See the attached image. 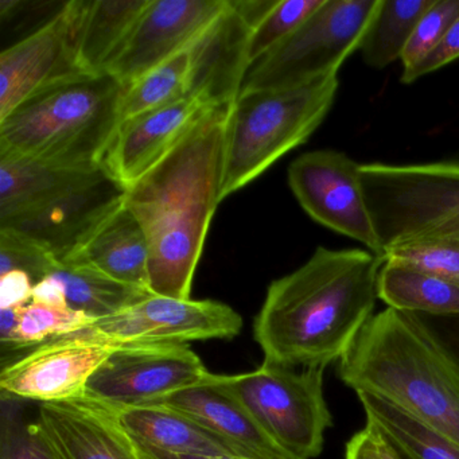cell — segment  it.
I'll list each match as a JSON object with an SVG mask.
<instances>
[{
  "label": "cell",
  "instance_id": "obj_10",
  "mask_svg": "<svg viewBox=\"0 0 459 459\" xmlns=\"http://www.w3.org/2000/svg\"><path fill=\"white\" fill-rule=\"evenodd\" d=\"M211 373L189 345H117L91 378L87 394L115 408L152 404Z\"/></svg>",
  "mask_w": 459,
  "mask_h": 459
},
{
  "label": "cell",
  "instance_id": "obj_27",
  "mask_svg": "<svg viewBox=\"0 0 459 459\" xmlns=\"http://www.w3.org/2000/svg\"><path fill=\"white\" fill-rule=\"evenodd\" d=\"M49 276L63 284L69 307L95 321L115 316L152 294L150 290L114 281L82 265L58 262Z\"/></svg>",
  "mask_w": 459,
  "mask_h": 459
},
{
  "label": "cell",
  "instance_id": "obj_19",
  "mask_svg": "<svg viewBox=\"0 0 459 459\" xmlns=\"http://www.w3.org/2000/svg\"><path fill=\"white\" fill-rule=\"evenodd\" d=\"M251 33L228 0L222 14L190 45L192 74L187 96L200 99L211 108L230 106L240 95L251 69Z\"/></svg>",
  "mask_w": 459,
  "mask_h": 459
},
{
  "label": "cell",
  "instance_id": "obj_42",
  "mask_svg": "<svg viewBox=\"0 0 459 459\" xmlns=\"http://www.w3.org/2000/svg\"><path fill=\"white\" fill-rule=\"evenodd\" d=\"M21 0H0V17L2 20L17 12L18 7L22 6Z\"/></svg>",
  "mask_w": 459,
  "mask_h": 459
},
{
  "label": "cell",
  "instance_id": "obj_14",
  "mask_svg": "<svg viewBox=\"0 0 459 459\" xmlns=\"http://www.w3.org/2000/svg\"><path fill=\"white\" fill-rule=\"evenodd\" d=\"M30 424L50 459H143L117 408L87 394L41 403Z\"/></svg>",
  "mask_w": 459,
  "mask_h": 459
},
{
  "label": "cell",
  "instance_id": "obj_6",
  "mask_svg": "<svg viewBox=\"0 0 459 459\" xmlns=\"http://www.w3.org/2000/svg\"><path fill=\"white\" fill-rule=\"evenodd\" d=\"M359 176L384 254L421 241H459V162L362 163Z\"/></svg>",
  "mask_w": 459,
  "mask_h": 459
},
{
  "label": "cell",
  "instance_id": "obj_24",
  "mask_svg": "<svg viewBox=\"0 0 459 459\" xmlns=\"http://www.w3.org/2000/svg\"><path fill=\"white\" fill-rule=\"evenodd\" d=\"M378 299L405 313L459 316V283L396 263L384 262L378 273Z\"/></svg>",
  "mask_w": 459,
  "mask_h": 459
},
{
  "label": "cell",
  "instance_id": "obj_36",
  "mask_svg": "<svg viewBox=\"0 0 459 459\" xmlns=\"http://www.w3.org/2000/svg\"><path fill=\"white\" fill-rule=\"evenodd\" d=\"M33 279L23 271L0 275V310L25 307L33 299Z\"/></svg>",
  "mask_w": 459,
  "mask_h": 459
},
{
  "label": "cell",
  "instance_id": "obj_40",
  "mask_svg": "<svg viewBox=\"0 0 459 459\" xmlns=\"http://www.w3.org/2000/svg\"><path fill=\"white\" fill-rule=\"evenodd\" d=\"M139 447V451H141L142 458L143 459H243V458H198V456H186V455H174V454L163 453V451L155 450V448L147 447V446L139 445L136 443ZM279 459H302L298 458V456L289 455L283 456V458Z\"/></svg>",
  "mask_w": 459,
  "mask_h": 459
},
{
  "label": "cell",
  "instance_id": "obj_18",
  "mask_svg": "<svg viewBox=\"0 0 459 459\" xmlns=\"http://www.w3.org/2000/svg\"><path fill=\"white\" fill-rule=\"evenodd\" d=\"M189 416L216 435L244 459H279L291 455L275 442L241 404L225 381V375L211 373L197 385L160 400ZM155 404V403H152Z\"/></svg>",
  "mask_w": 459,
  "mask_h": 459
},
{
  "label": "cell",
  "instance_id": "obj_30",
  "mask_svg": "<svg viewBox=\"0 0 459 459\" xmlns=\"http://www.w3.org/2000/svg\"><path fill=\"white\" fill-rule=\"evenodd\" d=\"M322 2L324 0H279L249 37L248 61L251 68L289 39L321 6Z\"/></svg>",
  "mask_w": 459,
  "mask_h": 459
},
{
  "label": "cell",
  "instance_id": "obj_11",
  "mask_svg": "<svg viewBox=\"0 0 459 459\" xmlns=\"http://www.w3.org/2000/svg\"><path fill=\"white\" fill-rule=\"evenodd\" d=\"M90 2H68L49 22L0 53V120L36 93L85 76L79 39Z\"/></svg>",
  "mask_w": 459,
  "mask_h": 459
},
{
  "label": "cell",
  "instance_id": "obj_17",
  "mask_svg": "<svg viewBox=\"0 0 459 459\" xmlns=\"http://www.w3.org/2000/svg\"><path fill=\"white\" fill-rule=\"evenodd\" d=\"M211 107L186 96L120 123L104 155L106 173L126 190L160 163Z\"/></svg>",
  "mask_w": 459,
  "mask_h": 459
},
{
  "label": "cell",
  "instance_id": "obj_5",
  "mask_svg": "<svg viewBox=\"0 0 459 459\" xmlns=\"http://www.w3.org/2000/svg\"><path fill=\"white\" fill-rule=\"evenodd\" d=\"M338 90V74L294 87L241 90L228 119L222 200L306 143L329 114Z\"/></svg>",
  "mask_w": 459,
  "mask_h": 459
},
{
  "label": "cell",
  "instance_id": "obj_35",
  "mask_svg": "<svg viewBox=\"0 0 459 459\" xmlns=\"http://www.w3.org/2000/svg\"><path fill=\"white\" fill-rule=\"evenodd\" d=\"M459 58V17L450 26L445 36L440 39L439 44L415 65L408 69H403V84L408 85L415 82L420 77L432 74L443 66L448 65Z\"/></svg>",
  "mask_w": 459,
  "mask_h": 459
},
{
  "label": "cell",
  "instance_id": "obj_23",
  "mask_svg": "<svg viewBox=\"0 0 459 459\" xmlns=\"http://www.w3.org/2000/svg\"><path fill=\"white\" fill-rule=\"evenodd\" d=\"M149 4L150 0L90 2L79 39V65L85 74H106Z\"/></svg>",
  "mask_w": 459,
  "mask_h": 459
},
{
  "label": "cell",
  "instance_id": "obj_7",
  "mask_svg": "<svg viewBox=\"0 0 459 459\" xmlns=\"http://www.w3.org/2000/svg\"><path fill=\"white\" fill-rule=\"evenodd\" d=\"M325 369L263 361L251 372L225 375V381L278 445L291 455L311 459L324 450L325 432L333 424L324 394Z\"/></svg>",
  "mask_w": 459,
  "mask_h": 459
},
{
  "label": "cell",
  "instance_id": "obj_26",
  "mask_svg": "<svg viewBox=\"0 0 459 459\" xmlns=\"http://www.w3.org/2000/svg\"><path fill=\"white\" fill-rule=\"evenodd\" d=\"M435 0H378L359 42L362 60L373 69L402 61L421 15Z\"/></svg>",
  "mask_w": 459,
  "mask_h": 459
},
{
  "label": "cell",
  "instance_id": "obj_20",
  "mask_svg": "<svg viewBox=\"0 0 459 459\" xmlns=\"http://www.w3.org/2000/svg\"><path fill=\"white\" fill-rule=\"evenodd\" d=\"M60 263L82 265L114 281L150 290L149 241L125 201Z\"/></svg>",
  "mask_w": 459,
  "mask_h": 459
},
{
  "label": "cell",
  "instance_id": "obj_22",
  "mask_svg": "<svg viewBox=\"0 0 459 459\" xmlns=\"http://www.w3.org/2000/svg\"><path fill=\"white\" fill-rule=\"evenodd\" d=\"M117 410L123 426L139 445L174 455L241 458L224 440L168 405L155 403Z\"/></svg>",
  "mask_w": 459,
  "mask_h": 459
},
{
  "label": "cell",
  "instance_id": "obj_29",
  "mask_svg": "<svg viewBox=\"0 0 459 459\" xmlns=\"http://www.w3.org/2000/svg\"><path fill=\"white\" fill-rule=\"evenodd\" d=\"M95 322L92 316L82 311L31 300L25 307L21 308L14 340L7 348L2 349V357L7 353H10V357L12 353L21 356L29 349L36 348L48 341L82 332Z\"/></svg>",
  "mask_w": 459,
  "mask_h": 459
},
{
  "label": "cell",
  "instance_id": "obj_39",
  "mask_svg": "<svg viewBox=\"0 0 459 459\" xmlns=\"http://www.w3.org/2000/svg\"><path fill=\"white\" fill-rule=\"evenodd\" d=\"M31 300L45 303V305L69 307L65 290L55 276H48L34 286L33 299Z\"/></svg>",
  "mask_w": 459,
  "mask_h": 459
},
{
  "label": "cell",
  "instance_id": "obj_34",
  "mask_svg": "<svg viewBox=\"0 0 459 459\" xmlns=\"http://www.w3.org/2000/svg\"><path fill=\"white\" fill-rule=\"evenodd\" d=\"M15 413L4 411L0 434V459H50L30 423H23Z\"/></svg>",
  "mask_w": 459,
  "mask_h": 459
},
{
  "label": "cell",
  "instance_id": "obj_1",
  "mask_svg": "<svg viewBox=\"0 0 459 459\" xmlns=\"http://www.w3.org/2000/svg\"><path fill=\"white\" fill-rule=\"evenodd\" d=\"M230 106L203 115L160 163L126 190V206L149 241V289L154 295L192 299L209 225L222 201Z\"/></svg>",
  "mask_w": 459,
  "mask_h": 459
},
{
  "label": "cell",
  "instance_id": "obj_32",
  "mask_svg": "<svg viewBox=\"0 0 459 459\" xmlns=\"http://www.w3.org/2000/svg\"><path fill=\"white\" fill-rule=\"evenodd\" d=\"M57 265L58 260L36 241L13 230H0V275L23 271L37 284Z\"/></svg>",
  "mask_w": 459,
  "mask_h": 459
},
{
  "label": "cell",
  "instance_id": "obj_8",
  "mask_svg": "<svg viewBox=\"0 0 459 459\" xmlns=\"http://www.w3.org/2000/svg\"><path fill=\"white\" fill-rule=\"evenodd\" d=\"M378 0H324L321 6L273 52L257 61L241 90L306 84L338 74L359 50Z\"/></svg>",
  "mask_w": 459,
  "mask_h": 459
},
{
  "label": "cell",
  "instance_id": "obj_9",
  "mask_svg": "<svg viewBox=\"0 0 459 459\" xmlns=\"http://www.w3.org/2000/svg\"><path fill=\"white\" fill-rule=\"evenodd\" d=\"M359 169L361 163L345 152H306L290 165L289 185L314 221L359 241L384 259L385 254L365 200Z\"/></svg>",
  "mask_w": 459,
  "mask_h": 459
},
{
  "label": "cell",
  "instance_id": "obj_25",
  "mask_svg": "<svg viewBox=\"0 0 459 459\" xmlns=\"http://www.w3.org/2000/svg\"><path fill=\"white\" fill-rule=\"evenodd\" d=\"M367 416V426L375 429L407 459H459V446L429 429L394 403L357 392Z\"/></svg>",
  "mask_w": 459,
  "mask_h": 459
},
{
  "label": "cell",
  "instance_id": "obj_33",
  "mask_svg": "<svg viewBox=\"0 0 459 459\" xmlns=\"http://www.w3.org/2000/svg\"><path fill=\"white\" fill-rule=\"evenodd\" d=\"M459 17V0H435L421 15L402 57L403 69L426 57Z\"/></svg>",
  "mask_w": 459,
  "mask_h": 459
},
{
  "label": "cell",
  "instance_id": "obj_16",
  "mask_svg": "<svg viewBox=\"0 0 459 459\" xmlns=\"http://www.w3.org/2000/svg\"><path fill=\"white\" fill-rule=\"evenodd\" d=\"M126 189L106 170L0 230L20 233L50 252L58 262L71 255L79 244L125 201Z\"/></svg>",
  "mask_w": 459,
  "mask_h": 459
},
{
  "label": "cell",
  "instance_id": "obj_41",
  "mask_svg": "<svg viewBox=\"0 0 459 459\" xmlns=\"http://www.w3.org/2000/svg\"><path fill=\"white\" fill-rule=\"evenodd\" d=\"M372 431L375 432L376 439H377L378 453H380L381 459H407L404 458L391 443L386 442L383 437H380L375 429H372Z\"/></svg>",
  "mask_w": 459,
  "mask_h": 459
},
{
  "label": "cell",
  "instance_id": "obj_37",
  "mask_svg": "<svg viewBox=\"0 0 459 459\" xmlns=\"http://www.w3.org/2000/svg\"><path fill=\"white\" fill-rule=\"evenodd\" d=\"M230 6L243 18L252 31L270 14L279 0H230Z\"/></svg>",
  "mask_w": 459,
  "mask_h": 459
},
{
  "label": "cell",
  "instance_id": "obj_15",
  "mask_svg": "<svg viewBox=\"0 0 459 459\" xmlns=\"http://www.w3.org/2000/svg\"><path fill=\"white\" fill-rule=\"evenodd\" d=\"M227 4L228 0H150L106 74L127 87L189 48Z\"/></svg>",
  "mask_w": 459,
  "mask_h": 459
},
{
  "label": "cell",
  "instance_id": "obj_3",
  "mask_svg": "<svg viewBox=\"0 0 459 459\" xmlns=\"http://www.w3.org/2000/svg\"><path fill=\"white\" fill-rule=\"evenodd\" d=\"M354 392L394 403L459 446V362L420 314L386 307L338 365Z\"/></svg>",
  "mask_w": 459,
  "mask_h": 459
},
{
  "label": "cell",
  "instance_id": "obj_21",
  "mask_svg": "<svg viewBox=\"0 0 459 459\" xmlns=\"http://www.w3.org/2000/svg\"><path fill=\"white\" fill-rule=\"evenodd\" d=\"M103 171V166L87 168L0 155V224L87 184Z\"/></svg>",
  "mask_w": 459,
  "mask_h": 459
},
{
  "label": "cell",
  "instance_id": "obj_12",
  "mask_svg": "<svg viewBox=\"0 0 459 459\" xmlns=\"http://www.w3.org/2000/svg\"><path fill=\"white\" fill-rule=\"evenodd\" d=\"M241 329L240 314L219 300L174 299L152 294L85 330L114 345H187L195 341L232 340Z\"/></svg>",
  "mask_w": 459,
  "mask_h": 459
},
{
  "label": "cell",
  "instance_id": "obj_31",
  "mask_svg": "<svg viewBox=\"0 0 459 459\" xmlns=\"http://www.w3.org/2000/svg\"><path fill=\"white\" fill-rule=\"evenodd\" d=\"M384 262L396 263L459 283V241H421L386 252Z\"/></svg>",
  "mask_w": 459,
  "mask_h": 459
},
{
  "label": "cell",
  "instance_id": "obj_4",
  "mask_svg": "<svg viewBox=\"0 0 459 459\" xmlns=\"http://www.w3.org/2000/svg\"><path fill=\"white\" fill-rule=\"evenodd\" d=\"M125 90L104 74H85L36 93L0 120V155L103 166L120 126Z\"/></svg>",
  "mask_w": 459,
  "mask_h": 459
},
{
  "label": "cell",
  "instance_id": "obj_2",
  "mask_svg": "<svg viewBox=\"0 0 459 459\" xmlns=\"http://www.w3.org/2000/svg\"><path fill=\"white\" fill-rule=\"evenodd\" d=\"M383 257L318 247L294 273L270 284L254 322L264 361L327 367L341 361L373 316Z\"/></svg>",
  "mask_w": 459,
  "mask_h": 459
},
{
  "label": "cell",
  "instance_id": "obj_13",
  "mask_svg": "<svg viewBox=\"0 0 459 459\" xmlns=\"http://www.w3.org/2000/svg\"><path fill=\"white\" fill-rule=\"evenodd\" d=\"M117 346L84 329L29 349L2 365V400H34L41 404L84 396L91 378Z\"/></svg>",
  "mask_w": 459,
  "mask_h": 459
},
{
  "label": "cell",
  "instance_id": "obj_28",
  "mask_svg": "<svg viewBox=\"0 0 459 459\" xmlns=\"http://www.w3.org/2000/svg\"><path fill=\"white\" fill-rule=\"evenodd\" d=\"M192 74V50H182L127 85L120 107V123L186 98Z\"/></svg>",
  "mask_w": 459,
  "mask_h": 459
},
{
  "label": "cell",
  "instance_id": "obj_38",
  "mask_svg": "<svg viewBox=\"0 0 459 459\" xmlns=\"http://www.w3.org/2000/svg\"><path fill=\"white\" fill-rule=\"evenodd\" d=\"M345 459H381L375 432L365 426L346 445Z\"/></svg>",
  "mask_w": 459,
  "mask_h": 459
}]
</instances>
